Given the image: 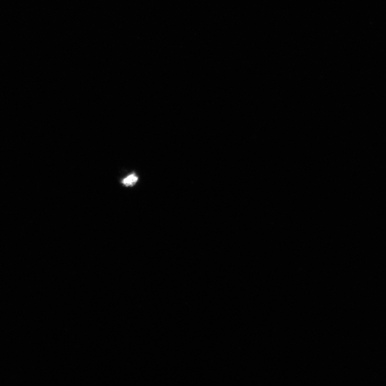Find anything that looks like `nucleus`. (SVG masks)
I'll return each instance as SVG.
<instances>
[{
	"label": "nucleus",
	"mask_w": 386,
	"mask_h": 386,
	"mask_svg": "<svg viewBox=\"0 0 386 386\" xmlns=\"http://www.w3.org/2000/svg\"><path fill=\"white\" fill-rule=\"evenodd\" d=\"M137 180H138V177L135 173H132L127 176L126 178H124L122 181V183L124 185L130 186L135 184Z\"/></svg>",
	"instance_id": "1"
}]
</instances>
